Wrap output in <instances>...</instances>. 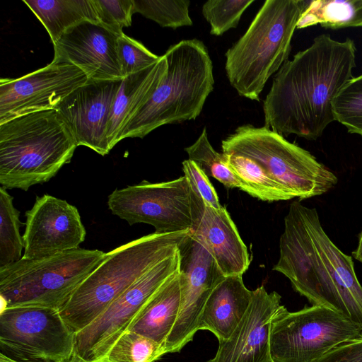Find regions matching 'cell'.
Segmentation results:
<instances>
[{
    "mask_svg": "<svg viewBox=\"0 0 362 362\" xmlns=\"http://www.w3.org/2000/svg\"><path fill=\"white\" fill-rule=\"evenodd\" d=\"M356 51L352 40L339 42L322 34L286 61L263 103L264 127L282 136L319 138L335 121L336 97L354 78Z\"/></svg>",
    "mask_w": 362,
    "mask_h": 362,
    "instance_id": "obj_1",
    "label": "cell"
},
{
    "mask_svg": "<svg viewBox=\"0 0 362 362\" xmlns=\"http://www.w3.org/2000/svg\"><path fill=\"white\" fill-rule=\"evenodd\" d=\"M189 231L154 232L107 252L59 310L63 320L75 334L83 329L152 267L174 255Z\"/></svg>",
    "mask_w": 362,
    "mask_h": 362,
    "instance_id": "obj_2",
    "label": "cell"
},
{
    "mask_svg": "<svg viewBox=\"0 0 362 362\" xmlns=\"http://www.w3.org/2000/svg\"><path fill=\"white\" fill-rule=\"evenodd\" d=\"M77 144L56 110L35 112L0 124V184L28 191L54 177Z\"/></svg>",
    "mask_w": 362,
    "mask_h": 362,
    "instance_id": "obj_3",
    "label": "cell"
},
{
    "mask_svg": "<svg viewBox=\"0 0 362 362\" xmlns=\"http://www.w3.org/2000/svg\"><path fill=\"white\" fill-rule=\"evenodd\" d=\"M164 55L168 64L165 77L125 126L118 142L126 138H144L163 125L195 119L213 91V64L202 41L181 40Z\"/></svg>",
    "mask_w": 362,
    "mask_h": 362,
    "instance_id": "obj_4",
    "label": "cell"
},
{
    "mask_svg": "<svg viewBox=\"0 0 362 362\" xmlns=\"http://www.w3.org/2000/svg\"><path fill=\"white\" fill-rule=\"evenodd\" d=\"M303 0H267L226 52L225 69L239 95L259 100L268 79L288 60Z\"/></svg>",
    "mask_w": 362,
    "mask_h": 362,
    "instance_id": "obj_5",
    "label": "cell"
},
{
    "mask_svg": "<svg viewBox=\"0 0 362 362\" xmlns=\"http://www.w3.org/2000/svg\"><path fill=\"white\" fill-rule=\"evenodd\" d=\"M106 253L78 247L19 260L0 268V296L6 308L37 306L60 310L102 263Z\"/></svg>",
    "mask_w": 362,
    "mask_h": 362,
    "instance_id": "obj_6",
    "label": "cell"
},
{
    "mask_svg": "<svg viewBox=\"0 0 362 362\" xmlns=\"http://www.w3.org/2000/svg\"><path fill=\"white\" fill-rule=\"evenodd\" d=\"M222 153L249 158L282 187L290 199L322 195L337 183V176L308 151L267 127H238L221 142Z\"/></svg>",
    "mask_w": 362,
    "mask_h": 362,
    "instance_id": "obj_7",
    "label": "cell"
},
{
    "mask_svg": "<svg viewBox=\"0 0 362 362\" xmlns=\"http://www.w3.org/2000/svg\"><path fill=\"white\" fill-rule=\"evenodd\" d=\"M361 335L357 324L331 308L312 305L289 312L283 305L271 325V354L274 362H313Z\"/></svg>",
    "mask_w": 362,
    "mask_h": 362,
    "instance_id": "obj_8",
    "label": "cell"
},
{
    "mask_svg": "<svg viewBox=\"0 0 362 362\" xmlns=\"http://www.w3.org/2000/svg\"><path fill=\"white\" fill-rule=\"evenodd\" d=\"M76 334L59 310L21 306L0 314V353L20 362H66L74 353Z\"/></svg>",
    "mask_w": 362,
    "mask_h": 362,
    "instance_id": "obj_9",
    "label": "cell"
},
{
    "mask_svg": "<svg viewBox=\"0 0 362 362\" xmlns=\"http://www.w3.org/2000/svg\"><path fill=\"white\" fill-rule=\"evenodd\" d=\"M300 210L309 235L308 275L312 290L329 308L344 314L362 329V286L352 257L330 240L315 208L300 203Z\"/></svg>",
    "mask_w": 362,
    "mask_h": 362,
    "instance_id": "obj_10",
    "label": "cell"
},
{
    "mask_svg": "<svg viewBox=\"0 0 362 362\" xmlns=\"http://www.w3.org/2000/svg\"><path fill=\"white\" fill-rule=\"evenodd\" d=\"M107 206L129 224L147 223L158 233L187 231L192 226L191 187L185 175L116 189L108 196Z\"/></svg>",
    "mask_w": 362,
    "mask_h": 362,
    "instance_id": "obj_11",
    "label": "cell"
},
{
    "mask_svg": "<svg viewBox=\"0 0 362 362\" xmlns=\"http://www.w3.org/2000/svg\"><path fill=\"white\" fill-rule=\"evenodd\" d=\"M179 252L158 263L119 296L96 320L76 334L74 354L99 362L162 285L179 269Z\"/></svg>",
    "mask_w": 362,
    "mask_h": 362,
    "instance_id": "obj_12",
    "label": "cell"
},
{
    "mask_svg": "<svg viewBox=\"0 0 362 362\" xmlns=\"http://www.w3.org/2000/svg\"><path fill=\"white\" fill-rule=\"evenodd\" d=\"M181 300L165 348L179 352L199 330L202 314L214 288L225 278L204 244L189 231L178 246Z\"/></svg>",
    "mask_w": 362,
    "mask_h": 362,
    "instance_id": "obj_13",
    "label": "cell"
},
{
    "mask_svg": "<svg viewBox=\"0 0 362 362\" xmlns=\"http://www.w3.org/2000/svg\"><path fill=\"white\" fill-rule=\"evenodd\" d=\"M88 80L78 66L54 60L18 78H1L0 124L26 114L57 110Z\"/></svg>",
    "mask_w": 362,
    "mask_h": 362,
    "instance_id": "obj_14",
    "label": "cell"
},
{
    "mask_svg": "<svg viewBox=\"0 0 362 362\" xmlns=\"http://www.w3.org/2000/svg\"><path fill=\"white\" fill-rule=\"evenodd\" d=\"M25 217L24 258H42L75 250L85 240L86 231L80 214L65 200L49 194L37 197Z\"/></svg>",
    "mask_w": 362,
    "mask_h": 362,
    "instance_id": "obj_15",
    "label": "cell"
},
{
    "mask_svg": "<svg viewBox=\"0 0 362 362\" xmlns=\"http://www.w3.org/2000/svg\"><path fill=\"white\" fill-rule=\"evenodd\" d=\"M122 80H88L58 106L56 110L78 146H84L101 156L109 153L107 123Z\"/></svg>",
    "mask_w": 362,
    "mask_h": 362,
    "instance_id": "obj_16",
    "label": "cell"
},
{
    "mask_svg": "<svg viewBox=\"0 0 362 362\" xmlns=\"http://www.w3.org/2000/svg\"><path fill=\"white\" fill-rule=\"evenodd\" d=\"M120 35L100 23L83 21L53 44V60L78 66L89 80H122L117 54Z\"/></svg>",
    "mask_w": 362,
    "mask_h": 362,
    "instance_id": "obj_17",
    "label": "cell"
},
{
    "mask_svg": "<svg viewBox=\"0 0 362 362\" xmlns=\"http://www.w3.org/2000/svg\"><path fill=\"white\" fill-rule=\"evenodd\" d=\"M281 296L264 286L252 291L250 305L233 334L218 341L215 356L206 362H274L270 348L272 320L282 308Z\"/></svg>",
    "mask_w": 362,
    "mask_h": 362,
    "instance_id": "obj_18",
    "label": "cell"
},
{
    "mask_svg": "<svg viewBox=\"0 0 362 362\" xmlns=\"http://www.w3.org/2000/svg\"><path fill=\"white\" fill-rule=\"evenodd\" d=\"M191 198V232L204 244L225 276L243 275L250 259L226 209L222 206L216 209L206 204L192 187Z\"/></svg>",
    "mask_w": 362,
    "mask_h": 362,
    "instance_id": "obj_19",
    "label": "cell"
},
{
    "mask_svg": "<svg viewBox=\"0 0 362 362\" xmlns=\"http://www.w3.org/2000/svg\"><path fill=\"white\" fill-rule=\"evenodd\" d=\"M163 54L149 67L124 77L114 99L107 127V138L111 150L118 137L136 113L148 102L167 71Z\"/></svg>",
    "mask_w": 362,
    "mask_h": 362,
    "instance_id": "obj_20",
    "label": "cell"
},
{
    "mask_svg": "<svg viewBox=\"0 0 362 362\" xmlns=\"http://www.w3.org/2000/svg\"><path fill=\"white\" fill-rule=\"evenodd\" d=\"M252 298V291L245 286L243 275L225 276L206 300L199 329L211 332L218 341L228 339L245 316Z\"/></svg>",
    "mask_w": 362,
    "mask_h": 362,
    "instance_id": "obj_21",
    "label": "cell"
},
{
    "mask_svg": "<svg viewBox=\"0 0 362 362\" xmlns=\"http://www.w3.org/2000/svg\"><path fill=\"white\" fill-rule=\"evenodd\" d=\"M181 300L179 269L152 296L128 330L164 347L177 318Z\"/></svg>",
    "mask_w": 362,
    "mask_h": 362,
    "instance_id": "obj_22",
    "label": "cell"
},
{
    "mask_svg": "<svg viewBox=\"0 0 362 362\" xmlns=\"http://www.w3.org/2000/svg\"><path fill=\"white\" fill-rule=\"evenodd\" d=\"M44 25L52 43L68 30L90 21L99 23L93 0H23Z\"/></svg>",
    "mask_w": 362,
    "mask_h": 362,
    "instance_id": "obj_23",
    "label": "cell"
},
{
    "mask_svg": "<svg viewBox=\"0 0 362 362\" xmlns=\"http://www.w3.org/2000/svg\"><path fill=\"white\" fill-rule=\"evenodd\" d=\"M317 24L327 29L362 27V0L305 1L296 28Z\"/></svg>",
    "mask_w": 362,
    "mask_h": 362,
    "instance_id": "obj_24",
    "label": "cell"
},
{
    "mask_svg": "<svg viewBox=\"0 0 362 362\" xmlns=\"http://www.w3.org/2000/svg\"><path fill=\"white\" fill-rule=\"evenodd\" d=\"M224 154L229 168L240 183V189L265 202L291 199L282 187L255 161L243 156Z\"/></svg>",
    "mask_w": 362,
    "mask_h": 362,
    "instance_id": "obj_25",
    "label": "cell"
},
{
    "mask_svg": "<svg viewBox=\"0 0 362 362\" xmlns=\"http://www.w3.org/2000/svg\"><path fill=\"white\" fill-rule=\"evenodd\" d=\"M13 198L3 187H0V268L19 260L24 248L20 233L23 225L20 212L13 203Z\"/></svg>",
    "mask_w": 362,
    "mask_h": 362,
    "instance_id": "obj_26",
    "label": "cell"
},
{
    "mask_svg": "<svg viewBox=\"0 0 362 362\" xmlns=\"http://www.w3.org/2000/svg\"><path fill=\"white\" fill-rule=\"evenodd\" d=\"M189 159L194 162L208 176L212 177L228 188H239L240 183L229 168L226 155L214 150L204 127L195 142L185 148Z\"/></svg>",
    "mask_w": 362,
    "mask_h": 362,
    "instance_id": "obj_27",
    "label": "cell"
},
{
    "mask_svg": "<svg viewBox=\"0 0 362 362\" xmlns=\"http://www.w3.org/2000/svg\"><path fill=\"white\" fill-rule=\"evenodd\" d=\"M163 355L162 348L156 341L127 330L117 339L101 361L155 362Z\"/></svg>",
    "mask_w": 362,
    "mask_h": 362,
    "instance_id": "obj_28",
    "label": "cell"
},
{
    "mask_svg": "<svg viewBox=\"0 0 362 362\" xmlns=\"http://www.w3.org/2000/svg\"><path fill=\"white\" fill-rule=\"evenodd\" d=\"M134 13H139L162 27L176 29L192 25L189 0H134Z\"/></svg>",
    "mask_w": 362,
    "mask_h": 362,
    "instance_id": "obj_29",
    "label": "cell"
},
{
    "mask_svg": "<svg viewBox=\"0 0 362 362\" xmlns=\"http://www.w3.org/2000/svg\"><path fill=\"white\" fill-rule=\"evenodd\" d=\"M333 108L336 121L349 133L362 136V75L354 77L341 88Z\"/></svg>",
    "mask_w": 362,
    "mask_h": 362,
    "instance_id": "obj_30",
    "label": "cell"
},
{
    "mask_svg": "<svg viewBox=\"0 0 362 362\" xmlns=\"http://www.w3.org/2000/svg\"><path fill=\"white\" fill-rule=\"evenodd\" d=\"M254 0H210L202 8L204 18L210 25V34L221 36L235 28L245 10Z\"/></svg>",
    "mask_w": 362,
    "mask_h": 362,
    "instance_id": "obj_31",
    "label": "cell"
},
{
    "mask_svg": "<svg viewBox=\"0 0 362 362\" xmlns=\"http://www.w3.org/2000/svg\"><path fill=\"white\" fill-rule=\"evenodd\" d=\"M117 54L124 78L149 67L160 59V56L124 33L117 39Z\"/></svg>",
    "mask_w": 362,
    "mask_h": 362,
    "instance_id": "obj_32",
    "label": "cell"
},
{
    "mask_svg": "<svg viewBox=\"0 0 362 362\" xmlns=\"http://www.w3.org/2000/svg\"><path fill=\"white\" fill-rule=\"evenodd\" d=\"M100 23L122 34V28L132 24L134 0H93Z\"/></svg>",
    "mask_w": 362,
    "mask_h": 362,
    "instance_id": "obj_33",
    "label": "cell"
},
{
    "mask_svg": "<svg viewBox=\"0 0 362 362\" xmlns=\"http://www.w3.org/2000/svg\"><path fill=\"white\" fill-rule=\"evenodd\" d=\"M182 170L192 189L203 199L206 204L216 209L222 206L218 194L208 176L194 162L189 159L185 160L182 162Z\"/></svg>",
    "mask_w": 362,
    "mask_h": 362,
    "instance_id": "obj_34",
    "label": "cell"
},
{
    "mask_svg": "<svg viewBox=\"0 0 362 362\" xmlns=\"http://www.w3.org/2000/svg\"><path fill=\"white\" fill-rule=\"evenodd\" d=\"M313 362H362V335L337 346Z\"/></svg>",
    "mask_w": 362,
    "mask_h": 362,
    "instance_id": "obj_35",
    "label": "cell"
},
{
    "mask_svg": "<svg viewBox=\"0 0 362 362\" xmlns=\"http://www.w3.org/2000/svg\"><path fill=\"white\" fill-rule=\"evenodd\" d=\"M352 255L358 261L362 263V230L358 235V243L356 249L352 252Z\"/></svg>",
    "mask_w": 362,
    "mask_h": 362,
    "instance_id": "obj_36",
    "label": "cell"
},
{
    "mask_svg": "<svg viewBox=\"0 0 362 362\" xmlns=\"http://www.w3.org/2000/svg\"><path fill=\"white\" fill-rule=\"evenodd\" d=\"M0 362H20L0 353Z\"/></svg>",
    "mask_w": 362,
    "mask_h": 362,
    "instance_id": "obj_37",
    "label": "cell"
},
{
    "mask_svg": "<svg viewBox=\"0 0 362 362\" xmlns=\"http://www.w3.org/2000/svg\"><path fill=\"white\" fill-rule=\"evenodd\" d=\"M66 362H87V361L81 360V358H79L78 357H77L76 355L74 354L71 356V358ZM99 362H104V361H99Z\"/></svg>",
    "mask_w": 362,
    "mask_h": 362,
    "instance_id": "obj_38",
    "label": "cell"
}]
</instances>
